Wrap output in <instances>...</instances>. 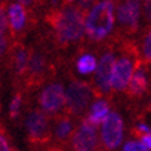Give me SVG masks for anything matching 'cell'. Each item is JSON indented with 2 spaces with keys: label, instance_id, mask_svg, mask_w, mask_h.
Masks as SVG:
<instances>
[{
  "label": "cell",
  "instance_id": "obj_17",
  "mask_svg": "<svg viewBox=\"0 0 151 151\" xmlns=\"http://www.w3.org/2000/svg\"><path fill=\"white\" fill-rule=\"evenodd\" d=\"M29 71L32 73H40L45 67V61L42 58L40 54H33L32 57H29V63H28Z\"/></svg>",
  "mask_w": 151,
  "mask_h": 151
},
{
  "label": "cell",
  "instance_id": "obj_24",
  "mask_svg": "<svg viewBox=\"0 0 151 151\" xmlns=\"http://www.w3.org/2000/svg\"><path fill=\"white\" fill-rule=\"evenodd\" d=\"M136 130L143 133V134H150V128H148L146 124H139L137 126H136Z\"/></svg>",
  "mask_w": 151,
  "mask_h": 151
},
{
  "label": "cell",
  "instance_id": "obj_1",
  "mask_svg": "<svg viewBox=\"0 0 151 151\" xmlns=\"http://www.w3.org/2000/svg\"><path fill=\"white\" fill-rule=\"evenodd\" d=\"M115 24V6L112 1H100L89 10L83 21L85 32L93 40H101L110 35Z\"/></svg>",
  "mask_w": 151,
  "mask_h": 151
},
{
  "label": "cell",
  "instance_id": "obj_13",
  "mask_svg": "<svg viewBox=\"0 0 151 151\" xmlns=\"http://www.w3.org/2000/svg\"><path fill=\"white\" fill-rule=\"evenodd\" d=\"M147 86H148V81H147L146 71L143 68L134 69L132 78L129 81V85H128L129 93L134 94V96H140L143 93H146Z\"/></svg>",
  "mask_w": 151,
  "mask_h": 151
},
{
  "label": "cell",
  "instance_id": "obj_11",
  "mask_svg": "<svg viewBox=\"0 0 151 151\" xmlns=\"http://www.w3.org/2000/svg\"><path fill=\"white\" fill-rule=\"evenodd\" d=\"M6 17H7V24H9L11 29L14 32H18L24 28L25 25V21H27V11L24 9L22 4L19 3H13L10 4L7 13H6Z\"/></svg>",
  "mask_w": 151,
  "mask_h": 151
},
{
  "label": "cell",
  "instance_id": "obj_6",
  "mask_svg": "<svg viewBox=\"0 0 151 151\" xmlns=\"http://www.w3.org/2000/svg\"><path fill=\"white\" fill-rule=\"evenodd\" d=\"M40 107L47 114H55L65 105V89L58 83L49 85L43 89L39 97Z\"/></svg>",
  "mask_w": 151,
  "mask_h": 151
},
{
  "label": "cell",
  "instance_id": "obj_15",
  "mask_svg": "<svg viewBox=\"0 0 151 151\" xmlns=\"http://www.w3.org/2000/svg\"><path fill=\"white\" fill-rule=\"evenodd\" d=\"M73 132V125L69 119L64 118V119H60L58 122L55 124L54 128V133H55V137L60 139V140H65L71 136V133Z\"/></svg>",
  "mask_w": 151,
  "mask_h": 151
},
{
  "label": "cell",
  "instance_id": "obj_4",
  "mask_svg": "<svg viewBox=\"0 0 151 151\" xmlns=\"http://www.w3.org/2000/svg\"><path fill=\"white\" fill-rule=\"evenodd\" d=\"M92 96V89L86 83L72 82L65 90V105L72 114L79 115L86 110Z\"/></svg>",
  "mask_w": 151,
  "mask_h": 151
},
{
  "label": "cell",
  "instance_id": "obj_18",
  "mask_svg": "<svg viewBox=\"0 0 151 151\" xmlns=\"http://www.w3.org/2000/svg\"><path fill=\"white\" fill-rule=\"evenodd\" d=\"M124 151H148V150L144 148L140 142L130 140V142H128V143H125L124 144Z\"/></svg>",
  "mask_w": 151,
  "mask_h": 151
},
{
  "label": "cell",
  "instance_id": "obj_21",
  "mask_svg": "<svg viewBox=\"0 0 151 151\" xmlns=\"http://www.w3.org/2000/svg\"><path fill=\"white\" fill-rule=\"evenodd\" d=\"M7 27H9V24H7V17H6L4 9H3V7H0V32L6 33Z\"/></svg>",
  "mask_w": 151,
  "mask_h": 151
},
{
  "label": "cell",
  "instance_id": "obj_14",
  "mask_svg": "<svg viewBox=\"0 0 151 151\" xmlns=\"http://www.w3.org/2000/svg\"><path fill=\"white\" fill-rule=\"evenodd\" d=\"M96 67H97V60L92 54H83L76 61V69H78V72L83 73V75L93 73L96 71Z\"/></svg>",
  "mask_w": 151,
  "mask_h": 151
},
{
  "label": "cell",
  "instance_id": "obj_25",
  "mask_svg": "<svg viewBox=\"0 0 151 151\" xmlns=\"http://www.w3.org/2000/svg\"><path fill=\"white\" fill-rule=\"evenodd\" d=\"M6 148H9L7 147V142H6V139L3 136H0V151L6 150Z\"/></svg>",
  "mask_w": 151,
  "mask_h": 151
},
{
  "label": "cell",
  "instance_id": "obj_23",
  "mask_svg": "<svg viewBox=\"0 0 151 151\" xmlns=\"http://www.w3.org/2000/svg\"><path fill=\"white\" fill-rule=\"evenodd\" d=\"M140 143H142V146L144 147V148H147V150L150 151V148H151V134H143Z\"/></svg>",
  "mask_w": 151,
  "mask_h": 151
},
{
  "label": "cell",
  "instance_id": "obj_2",
  "mask_svg": "<svg viewBox=\"0 0 151 151\" xmlns=\"http://www.w3.org/2000/svg\"><path fill=\"white\" fill-rule=\"evenodd\" d=\"M85 15L78 7L75 6H67L63 10H60L51 18V24L55 29L57 37L63 43L78 40L83 35Z\"/></svg>",
  "mask_w": 151,
  "mask_h": 151
},
{
  "label": "cell",
  "instance_id": "obj_9",
  "mask_svg": "<svg viewBox=\"0 0 151 151\" xmlns=\"http://www.w3.org/2000/svg\"><path fill=\"white\" fill-rule=\"evenodd\" d=\"M140 14H142V10H140L139 1H125L122 4H119L116 9V19L121 27L133 29L137 27Z\"/></svg>",
  "mask_w": 151,
  "mask_h": 151
},
{
  "label": "cell",
  "instance_id": "obj_7",
  "mask_svg": "<svg viewBox=\"0 0 151 151\" xmlns=\"http://www.w3.org/2000/svg\"><path fill=\"white\" fill-rule=\"evenodd\" d=\"M133 71H134V63L130 57L122 55L118 60H115L112 79H111V89L125 90L128 87L130 78H132Z\"/></svg>",
  "mask_w": 151,
  "mask_h": 151
},
{
  "label": "cell",
  "instance_id": "obj_3",
  "mask_svg": "<svg viewBox=\"0 0 151 151\" xmlns=\"http://www.w3.org/2000/svg\"><path fill=\"white\" fill-rule=\"evenodd\" d=\"M101 142L108 150H116L124 140V121L116 112H110L101 124L100 129Z\"/></svg>",
  "mask_w": 151,
  "mask_h": 151
},
{
  "label": "cell",
  "instance_id": "obj_10",
  "mask_svg": "<svg viewBox=\"0 0 151 151\" xmlns=\"http://www.w3.org/2000/svg\"><path fill=\"white\" fill-rule=\"evenodd\" d=\"M27 129L29 136L35 140H43L47 139L50 129H49V121L47 116L40 111H33L29 114L27 119Z\"/></svg>",
  "mask_w": 151,
  "mask_h": 151
},
{
  "label": "cell",
  "instance_id": "obj_16",
  "mask_svg": "<svg viewBox=\"0 0 151 151\" xmlns=\"http://www.w3.org/2000/svg\"><path fill=\"white\" fill-rule=\"evenodd\" d=\"M28 63H29V53L28 50L22 49V47H18L15 50V54H14V67H15V71L17 72H24L28 67Z\"/></svg>",
  "mask_w": 151,
  "mask_h": 151
},
{
  "label": "cell",
  "instance_id": "obj_19",
  "mask_svg": "<svg viewBox=\"0 0 151 151\" xmlns=\"http://www.w3.org/2000/svg\"><path fill=\"white\" fill-rule=\"evenodd\" d=\"M19 108H21V96H15L10 104V115L11 116H17L19 112Z\"/></svg>",
  "mask_w": 151,
  "mask_h": 151
},
{
  "label": "cell",
  "instance_id": "obj_22",
  "mask_svg": "<svg viewBox=\"0 0 151 151\" xmlns=\"http://www.w3.org/2000/svg\"><path fill=\"white\" fill-rule=\"evenodd\" d=\"M6 50H7V37H6V33L0 32V55Z\"/></svg>",
  "mask_w": 151,
  "mask_h": 151
},
{
  "label": "cell",
  "instance_id": "obj_12",
  "mask_svg": "<svg viewBox=\"0 0 151 151\" xmlns=\"http://www.w3.org/2000/svg\"><path fill=\"white\" fill-rule=\"evenodd\" d=\"M110 105L105 100H97L94 101L92 105H90V111H89V115H87L86 122L87 124L93 125V126H97V125H101L105 121V118L110 115Z\"/></svg>",
  "mask_w": 151,
  "mask_h": 151
},
{
  "label": "cell",
  "instance_id": "obj_5",
  "mask_svg": "<svg viewBox=\"0 0 151 151\" xmlns=\"http://www.w3.org/2000/svg\"><path fill=\"white\" fill-rule=\"evenodd\" d=\"M72 148L75 151H94L99 144L97 128L83 121L72 136Z\"/></svg>",
  "mask_w": 151,
  "mask_h": 151
},
{
  "label": "cell",
  "instance_id": "obj_8",
  "mask_svg": "<svg viewBox=\"0 0 151 151\" xmlns=\"http://www.w3.org/2000/svg\"><path fill=\"white\" fill-rule=\"evenodd\" d=\"M115 60L116 58L112 53H107L97 63L96 71H94V82L103 93H108L111 90V79H112Z\"/></svg>",
  "mask_w": 151,
  "mask_h": 151
},
{
  "label": "cell",
  "instance_id": "obj_20",
  "mask_svg": "<svg viewBox=\"0 0 151 151\" xmlns=\"http://www.w3.org/2000/svg\"><path fill=\"white\" fill-rule=\"evenodd\" d=\"M143 49H144V57H146V60L150 61V58H151V36H150V33L144 37V47H143Z\"/></svg>",
  "mask_w": 151,
  "mask_h": 151
},
{
  "label": "cell",
  "instance_id": "obj_26",
  "mask_svg": "<svg viewBox=\"0 0 151 151\" xmlns=\"http://www.w3.org/2000/svg\"><path fill=\"white\" fill-rule=\"evenodd\" d=\"M3 151H10V150H9V148H6V150H3Z\"/></svg>",
  "mask_w": 151,
  "mask_h": 151
}]
</instances>
